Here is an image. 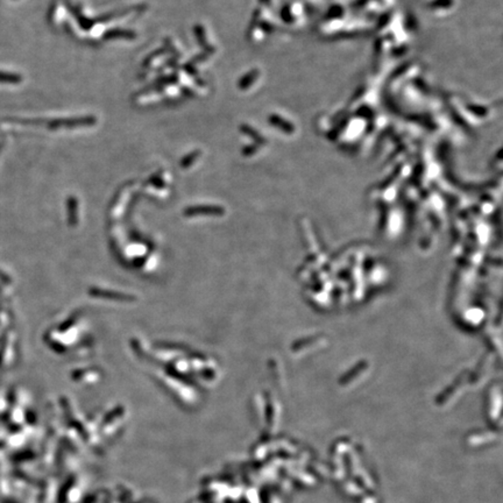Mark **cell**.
<instances>
[{
  "instance_id": "1",
  "label": "cell",
  "mask_w": 503,
  "mask_h": 503,
  "mask_svg": "<svg viewBox=\"0 0 503 503\" xmlns=\"http://www.w3.org/2000/svg\"><path fill=\"white\" fill-rule=\"evenodd\" d=\"M126 38V39H133L135 34L133 32H131V31H123V30H118V31H113V32H110V33H107L106 34V38H109V39H112V38Z\"/></svg>"
},
{
  "instance_id": "2",
  "label": "cell",
  "mask_w": 503,
  "mask_h": 503,
  "mask_svg": "<svg viewBox=\"0 0 503 503\" xmlns=\"http://www.w3.org/2000/svg\"><path fill=\"white\" fill-rule=\"evenodd\" d=\"M198 155H199V152H193V153H191V154L189 155L188 158H185V160L188 159V161H184L183 166H189V164H190L192 162V161L195 160V158L197 159V156H198Z\"/></svg>"
}]
</instances>
